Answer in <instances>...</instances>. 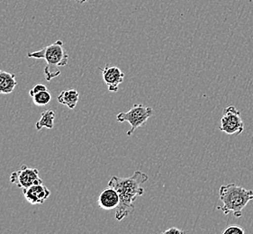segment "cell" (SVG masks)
<instances>
[{
  "mask_svg": "<svg viewBox=\"0 0 253 234\" xmlns=\"http://www.w3.org/2000/svg\"><path fill=\"white\" fill-rule=\"evenodd\" d=\"M103 79L106 83L108 90L111 92H117L119 89V85L125 79V73L117 66L111 64H107L104 68L100 69Z\"/></svg>",
  "mask_w": 253,
  "mask_h": 234,
  "instance_id": "7",
  "label": "cell"
},
{
  "mask_svg": "<svg viewBox=\"0 0 253 234\" xmlns=\"http://www.w3.org/2000/svg\"><path fill=\"white\" fill-rule=\"evenodd\" d=\"M55 112L53 110H46L42 113L39 121L36 123V128L37 131H41L43 128L52 129L54 126V119H55Z\"/></svg>",
  "mask_w": 253,
  "mask_h": 234,
  "instance_id": "12",
  "label": "cell"
},
{
  "mask_svg": "<svg viewBox=\"0 0 253 234\" xmlns=\"http://www.w3.org/2000/svg\"><path fill=\"white\" fill-rule=\"evenodd\" d=\"M28 58L43 59L46 61L44 74L47 81H51L61 75V67H65L69 61V54L64 48V42L58 40L50 45L46 46L39 51L27 53Z\"/></svg>",
  "mask_w": 253,
  "mask_h": 234,
  "instance_id": "2",
  "label": "cell"
},
{
  "mask_svg": "<svg viewBox=\"0 0 253 234\" xmlns=\"http://www.w3.org/2000/svg\"><path fill=\"white\" fill-rule=\"evenodd\" d=\"M77 3H79V4H85L86 2L87 1H89V0H75Z\"/></svg>",
  "mask_w": 253,
  "mask_h": 234,
  "instance_id": "17",
  "label": "cell"
},
{
  "mask_svg": "<svg viewBox=\"0 0 253 234\" xmlns=\"http://www.w3.org/2000/svg\"><path fill=\"white\" fill-rule=\"evenodd\" d=\"M153 115L152 107H146L142 104H134L132 108L127 112L119 113L117 121L119 122H127L130 123L131 129L127 132V135L131 136L138 128L142 127L150 117Z\"/></svg>",
  "mask_w": 253,
  "mask_h": 234,
  "instance_id": "4",
  "label": "cell"
},
{
  "mask_svg": "<svg viewBox=\"0 0 253 234\" xmlns=\"http://www.w3.org/2000/svg\"><path fill=\"white\" fill-rule=\"evenodd\" d=\"M10 181L22 190L28 189L33 185L43 183L42 179L39 177V170L37 168H29L26 165H23L19 170L11 174Z\"/></svg>",
  "mask_w": 253,
  "mask_h": 234,
  "instance_id": "6",
  "label": "cell"
},
{
  "mask_svg": "<svg viewBox=\"0 0 253 234\" xmlns=\"http://www.w3.org/2000/svg\"><path fill=\"white\" fill-rule=\"evenodd\" d=\"M57 100L68 108L74 109L80 100V93L73 88L63 90L57 97Z\"/></svg>",
  "mask_w": 253,
  "mask_h": 234,
  "instance_id": "11",
  "label": "cell"
},
{
  "mask_svg": "<svg viewBox=\"0 0 253 234\" xmlns=\"http://www.w3.org/2000/svg\"><path fill=\"white\" fill-rule=\"evenodd\" d=\"M120 202L119 195L117 190L108 186V188L104 189L98 196V206L103 210H113L117 209Z\"/></svg>",
  "mask_w": 253,
  "mask_h": 234,
  "instance_id": "9",
  "label": "cell"
},
{
  "mask_svg": "<svg viewBox=\"0 0 253 234\" xmlns=\"http://www.w3.org/2000/svg\"><path fill=\"white\" fill-rule=\"evenodd\" d=\"M148 180V175L141 170H136L129 178H119L113 176L110 178L108 186L117 190L120 198L119 204L116 209V219L117 221L120 222L134 213L135 208L133 203L137 197L142 196L144 194V189L142 185Z\"/></svg>",
  "mask_w": 253,
  "mask_h": 234,
  "instance_id": "1",
  "label": "cell"
},
{
  "mask_svg": "<svg viewBox=\"0 0 253 234\" xmlns=\"http://www.w3.org/2000/svg\"><path fill=\"white\" fill-rule=\"evenodd\" d=\"M44 90H47V87H46L45 85H43V84H37L29 91V95H30L31 97H34L37 93L44 91Z\"/></svg>",
  "mask_w": 253,
  "mask_h": 234,
  "instance_id": "15",
  "label": "cell"
},
{
  "mask_svg": "<svg viewBox=\"0 0 253 234\" xmlns=\"http://www.w3.org/2000/svg\"><path fill=\"white\" fill-rule=\"evenodd\" d=\"M245 231L240 225L232 224L229 225L223 231V234H244Z\"/></svg>",
  "mask_w": 253,
  "mask_h": 234,
  "instance_id": "14",
  "label": "cell"
},
{
  "mask_svg": "<svg viewBox=\"0 0 253 234\" xmlns=\"http://www.w3.org/2000/svg\"><path fill=\"white\" fill-rule=\"evenodd\" d=\"M219 199L223 206H218V210L223 211L224 214H232L240 218L243 215V210L253 200V190H247L235 183L223 185L219 189Z\"/></svg>",
  "mask_w": 253,
  "mask_h": 234,
  "instance_id": "3",
  "label": "cell"
},
{
  "mask_svg": "<svg viewBox=\"0 0 253 234\" xmlns=\"http://www.w3.org/2000/svg\"><path fill=\"white\" fill-rule=\"evenodd\" d=\"M16 85L15 74L0 70V94H10L15 90Z\"/></svg>",
  "mask_w": 253,
  "mask_h": 234,
  "instance_id": "10",
  "label": "cell"
},
{
  "mask_svg": "<svg viewBox=\"0 0 253 234\" xmlns=\"http://www.w3.org/2000/svg\"><path fill=\"white\" fill-rule=\"evenodd\" d=\"M22 191L26 201L33 205L43 204L51 195V191L43 183L33 185L30 188L23 189Z\"/></svg>",
  "mask_w": 253,
  "mask_h": 234,
  "instance_id": "8",
  "label": "cell"
},
{
  "mask_svg": "<svg viewBox=\"0 0 253 234\" xmlns=\"http://www.w3.org/2000/svg\"><path fill=\"white\" fill-rule=\"evenodd\" d=\"M220 131L228 135H238L244 131V122L241 112L233 106L224 108L221 118Z\"/></svg>",
  "mask_w": 253,
  "mask_h": 234,
  "instance_id": "5",
  "label": "cell"
},
{
  "mask_svg": "<svg viewBox=\"0 0 253 234\" xmlns=\"http://www.w3.org/2000/svg\"><path fill=\"white\" fill-rule=\"evenodd\" d=\"M33 98V102L38 107H44L47 106L49 103L51 102V94L50 92L47 90L44 91L39 92L36 94L34 97H32Z\"/></svg>",
  "mask_w": 253,
  "mask_h": 234,
  "instance_id": "13",
  "label": "cell"
},
{
  "mask_svg": "<svg viewBox=\"0 0 253 234\" xmlns=\"http://www.w3.org/2000/svg\"><path fill=\"white\" fill-rule=\"evenodd\" d=\"M185 233L183 230L178 229L176 227H171L169 229L164 231L162 234H183Z\"/></svg>",
  "mask_w": 253,
  "mask_h": 234,
  "instance_id": "16",
  "label": "cell"
}]
</instances>
